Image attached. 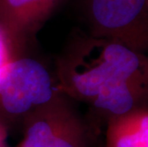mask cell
Returning <instances> with one entry per match:
<instances>
[{
    "mask_svg": "<svg viewBox=\"0 0 148 147\" xmlns=\"http://www.w3.org/2000/svg\"><path fill=\"white\" fill-rule=\"evenodd\" d=\"M22 147H78L77 143L58 137L45 121H37L29 128Z\"/></svg>",
    "mask_w": 148,
    "mask_h": 147,
    "instance_id": "obj_6",
    "label": "cell"
},
{
    "mask_svg": "<svg viewBox=\"0 0 148 147\" xmlns=\"http://www.w3.org/2000/svg\"><path fill=\"white\" fill-rule=\"evenodd\" d=\"M107 140L108 147H148V109L140 107L113 118Z\"/></svg>",
    "mask_w": 148,
    "mask_h": 147,
    "instance_id": "obj_5",
    "label": "cell"
},
{
    "mask_svg": "<svg viewBox=\"0 0 148 147\" xmlns=\"http://www.w3.org/2000/svg\"><path fill=\"white\" fill-rule=\"evenodd\" d=\"M64 87L114 118L148 99V55L115 40L77 37L62 64Z\"/></svg>",
    "mask_w": 148,
    "mask_h": 147,
    "instance_id": "obj_1",
    "label": "cell"
},
{
    "mask_svg": "<svg viewBox=\"0 0 148 147\" xmlns=\"http://www.w3.org/2000/svg\"><path fill=\"white\" fill-rule=\"evenodd\" d=\"M89 34L148 53V0H86Z\"/></svg>",
    "mask_w": 148,
    "mask_h": 147,
    "instance_id": "obj_2",
    "label": "cell"
},
{
    "mask_svg": "<svg viewBox=\"0 0 148 147\" xmlns=\"http://www.w3.org/2000/svg\"><path fill=\"white\" fill-rule=\"evenodd\" d=\"M63 0H0V23L18 48L43 26Z\"/></svg>",
    "mask_w": 148,
    "mask_h": 147,
    "instance_id": "obj_4",
    "label": "cell"
},
{
    "mask_svg": "<svg viewBox=\"0 0 148 147\" xmlns=\"http://www.w3.org/2000/svg\"><path fill=\"white\" fill-rule=\"evenodd\" d=\"M55 93L51 75L34 58H14L0 72V103L10 114H24L45 105Z\"/></svg>",
    "mask_w": 148,
    "mask_h": 147,
    "instance_id": "obj_3",
    "label": "cell"
},
{
    "mask_svg": "<svg viewBox=\"0 0 148 147\" xmlns=\"http://www.w3.org/2000/svg\"><path fill=\"white\" fill-rule=\"evenodd\" d=\"M17 49L9 33L0 23V72L6 64L14 59L12 53Z\"/></svg>",
    "mask_w": 148,
    "mask_h": 147,
    "instance_id": "obj_7",
    "label": "cell"
}]
</instances>
